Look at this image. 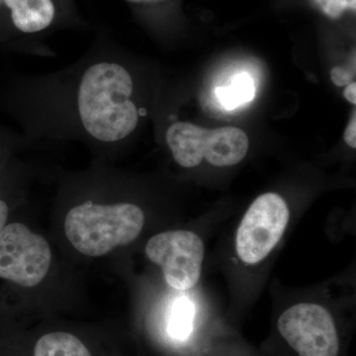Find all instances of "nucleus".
I'll return each mask as SVG.
<instances>
[{
  "label": "nucleus",
  "instance_id": "13",
  "mask_svg": "<svg viewBox=\"0 0 356 356\" xmlns=\"http://www.w3.org/2000/svg\"><path fill=\"white\" fill-rule=\"evenodd\" d=\"M323 13L332 19H337L348 9H355V0H315Z\"/></svg>",
  "mask_w": 356,
  "mask_h": 356
},
{
  "label": "nucleus",
  "instance_id": "3",
  "mask_svg": "<svg viewBox=\"0 0 356 356\" xmlns=\"http://www.w3.org/2000/svg\"><path fill=\"white\" fill-rule=\"evenodd\" d=\"M287 203L278 194H262L250 206L236 236L238 257L247 264H257L280 243L289 222Z\"/></svg>",
  "mask_w": 356,
  "mask_h": 356
},
{
  "label": "nucleus",
  "instance_id": "14",
  "mask_svg": "<svg viewBox=\"0 0 356 356\" xmlns=\"http://www.w3.org/2000/svg\"><path fill=\"white\" fill-rule=\"evenodd\" d=\"M353 72L343 67H336L332 70L331 79L332 83L337 86H346L353 83Z\"/></svg>",
  "mask_w": 356,
  "mask_h": 356
},
{
  "label": "nucleus",
  "instance_id": "6",
  "mask_svg": "<svg viewBox=\"0 0 356 356\" xmlns=\"http://www.w3.org/2000/svg\"><path fill=\"white\" fill-rule=\"evenodd\" d=\"M278 331L301 356H337L339 350L336 324L324 307L300 303L287 309L277 323Z\"/></svg>",
  "mask_w": 356,
  "mask_h": 356
},
{
  "label": "nucleus",
  "instance_id": "11",
  "mask_svg": "<svg viewBox=\"0 0 356 356\" xmlns=\"http://www.w3.org/2000/svg\"><path fill=\"white\" fill-rule=\"evenodd\" d=\"M254 92V81L247 72L236 74L228 84L216 88L218 100L227 110H234L252 102Z\"/></svg>",
  "mask_w": 356,
  "mask_h": 356
},
{
  "label": "nucleus",
  "instance_id": "8",
  "mask_svg": "<svg viewBox=\"0 0 356 356\" xmlns=\"http://www.w3.org/2000/svg\"><path fill=\"white\" fill-rule=\"evenodd\" d=\"M205 129L187 122H177L168 128L166 142L175 161L184 168H195L203 161Z\"/></svg>",
  "mask_w": 356,
  "mask_h": 356
},
{
  "label": "nucleus",
  "instance_id": "17",
  "mask_svg": "<svg viewBox=\"0 0 356 356\" xmlns=\"http://www.w3.org/2000/svg\"><path fill=\"white\" fill-rule=\"evenodd\" d=\"M8 218V206L4 201L0 200V232L6 226Z\"/></svg>",
  "mask_w": 356,
  "mask_h": 356
},
{
  "label": "nucleus",
  "instance_id": "12",
  "mask_svg": "<svg viewBox=\"0 0 356 356\" xmlns=\"http://www.w3.org/2000/svg\"><path fill=\"white\" fill-rule=\"evenodd\" d=\"M194 317L195 307L191 300L186 297L175 300L168 318V331L170 336L180 341L188 339L193 331Z\"/></svg>",
  "mask_w": 356,
  "mask_h": 356
},
{
  "label": "nucleus",
  "instance_id": "10",
  "mask_svg": "<svg viewBox=\"0 0 356 356\" xmlns=\"http://www.w3.org/2000/svg\"><path fill=\"white\" fill-rule=\"evenodd\" d=\"M34 356H91L81 339L69 332L44 334L37 341Z\"/></svg>",
  "mask_w": 356,
  "mask_h": 356
},
{
  "label": "nucleus",
  "instance_id": "15",
  "mask_svg": "<svg viewBox=\"0 0 356 356\" xmlns=\"http://www.w3.org/2000/svg\"><path fill=\"white\" fill-rule=\"evenodd\" d=\"M344 140L353 149L356 147V117L355 113L351 117L350 124L346 127V132L343 135Z\"/></svg>",
  "mask_w": 356,
  "mask_h": 356
},
{
  "label": "nucleus",
  "instance_id": "2",
  "mask_svg": "<svg viewBox=\"0 0 356 356\" xmlns=\"http://www.w3.org/2000/svg\"><path fill=\"white\" fill-rule=\"evenodd\" d=\"M144 224V212L134 204L99 205L86 201L67 213L65 232L77 252L97 257L133 243Z\"/></svg>",
  "mask_w": 356,
  "mask_h": 356
},
{
  "label": "nucleus",
  "instance_id": "5",
  "mask_svg": "<svg viewBox=\"0 0 356 356\" xmlns=\"http://www.w3.org/2000/svg\"><path fill=\"white\" fill-rule=\"evenodd\" d=\"M149 261L163 269L166 283L184 291L197 284L204 259V243L191 231L163 232L149 238L146 245Z\"/></svg>",
  "mask_w": 356,
  "mask_h": 356
},
{
  "label": "nucleus",
  "instance_id": "18",
  "mask_svg": "<svg viewBox=\"0 0 356 356\" xmlns=\"http://www.w3.org/2000/svg\"><path fill=\"white\" fill-rule=\"evenodd\" d=\"M133 2H149V1H159V0H129Z\"/></svg>",
  "mask_w": 356,
  "mask_h": 356
},
{
  "label": "nucleus",
  "instance_id": "16",
  "mask_svg": "<svg viewBox=\"0 0 356 356\" xmlns=\"http://www.w3.org/2000/svg\"><path fill=\"white\" fill-rule=\"evenodd\" d=\"M344 97L353 104H356V83L355 81L346 86L343 92Z\"/></svg>",
  "mask_w": 356,
  "mask_h": 356
},
{
  "label": "nucleus",
  "instance_id": "4",
  "mask_svg": "<svg viewBox=\"0 0 356 356\" xmlns=\"http://www.w3.org/2000/svg\"><path fill=\"white\" fill-rule=\"evenodd\" d=\"M50 245L21 222L0 232V278L24 287L37 286L50 269Z\"/></svg>",
  "mask_w": 356,
  "mask_h": 356
},
{
  "label": "nucleus",
  "instance_id": "9",
  "mask_svg": "<svg viewBox=\"0 0 356 356\" xmlns=\"http://www.w3.org/2000/svg\"><path fill=\"white\" fill-rule=\"evenodd\" d=\"M11 10V19L18 30L35 33L46 29L55 18L51 0H4Z\"/></svg>",
  "mask_w": 356,
  "mask_h": 356
},
{
  "label": "nucleus",
  "instance_id": "7",
  "mask_svg": "<svg viewBox=\"0 0 356 356\" xmlns=\"http://www.w3.org/2000/svg\"><path fill=\"white\" fill-rule=\"evenodd\" d=\"M248 138L242 129L221 127L205 129L203 140V159L212 165L232 166L242 161L248 151Z\"/></svg>",
  "mask_w": 356,
  "mask_h": 356
},
{
  "label": "nucleus",
  "instance_id": "1",
  "mask_svg": "<svg viewBox=\"0 0 356 356\" xmlns=\"http://www.w3.org/2000/svg\"><path fill=\"white\" fill-rule=\"evenodd\" d=\"M132 77L120 65L102 63L89 67L81 81L79 110L84 128L95 139L116 142L135 130L137 107L130 100Z\"/></svg>",
  "mask_w": 356,
  "mask_h": 356
}]
</instances>
